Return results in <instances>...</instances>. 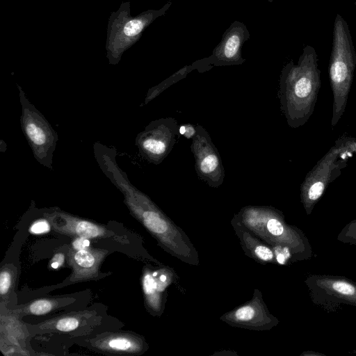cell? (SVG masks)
I'll return each mask as SVG.
<instances>
[{"label": "cell", "instance_id": "8fae6325", "mask_svg": "<svg viewBox=\"0 0 356 356\" xmlns=\"http://www.w3.org/2000/svg\"><path fill=\"white\" fill-rule=\"evenodd\" d=\"M241 40L242 37L240 33L236 32L229 33L221 46L223 57L228 60L235 58L239 51Z\"/></svg>", "mask_w": 356, "mask_h": 356}, {"label": "cell", "instance_id": "44dd1931", "mask_svg": "<svg viewBox=\"0 0 356 356\" xmlns=\"http://www.w3.org/2000/svg\"><path fill=\"white\" fill-rule=\"evenodd\" d=\"M64 262V255L62 253H58L54 255L51 259V266L53 268H58L62 266Z\"/></svg>", "mask_w": 356, "mask_h": 356}, {"label": "cell", "instance_id": "8992f818", "mask_svg": "<svg viewBox=\"0 0 356 356\" xmlns=\"http://www.w3.org/2000/svg\"><path fill=\"white\" fill-rule=\"evenodd\" d=\"M312 302L327 313L342 305L356 307V282L338 275H309L305 280Z\"/></svg>", "mask_w": 356, "mask_h": 356}, {"label": "cell", "instance_id": "cb8c5ba5", "mask_svg": "<svg viewBox=\"0 0 356 356\" xmlns=\"http://www.w3.org/2000/svg\"><path fill=\"white\" fill-rule=\"evenodd\" d=\"M160 280L161 281L164 282L166 280V277L165 275H161L160 277Z\"/></svg>", "mask_w": 356, "mask_h": 356}, {"label": "cell", "instance_id": "4fadbf2b", "mask_svg": "<svg viewBox=\"0 0 356 356\" xmlns=\"http://www.w3.org/2000/svg\"><path fill=\"white\" fill-rule=\"evenodd\" d=\"M56 302L49 299H40L32 302L24 309V312L35 315H42L51 311Z\"/></svg>", "mask_w": 356, "mask_h": 356}, {"label": "cell", "instance_id": "e0dca14e", "mask_svg": "<svg viewBox=\"0 0 356 356\" xmlns=\"http://www.w3.org/2000/svg\"><path fill=\"white\" fill-rule=\"evenodd\" d=\"M50 225L47 220H38L32 224L30 230L34 234L45 233L50 229Z\"/></svg>", "mask_w": 356, "mask_h": 356}, {"label": "cell", "instance_id": "d4e9b609", "mask_svg": "<svg viewBox=\"0 0 356 356\" xmlns=\"http://www.w3.org/2000/svg\"><path fill=\"white\" fill-rule=\"evenodd\" d=\"M352 222H353V225H354V227H355V231H356V219H355V220H352Z\"/></svg>", "mask_w": 356, "mask_h": 356}, {"label": "cell", "instance_id": "ac0fdd59", "mask_svg": "<svg viewBox=\"0 0 356 356\" xmlns=\"http://www.w3.org/2000/svg\"><path fill=\"white\" fill-rule=\"evenodd\" d=\"M254 314V309L250 306H245L238 309L236 313L235 316L240 321H248L251 319Z\"/></svg>", "mask_w": 356, "mask_h": 356}, {"label": "cell", "instance_id": "484cf974", "mask_svg": "<svg viewBox=\"0 0 356 356\" xmlns=\"http://www.w3.org/2000/svg\"><path fill=\"white\" fill-rule=\"evenodd\" d=\"M351 353L356 354V349H355V350H353V351L351 352Z\"/></svg>", "mask_w": 356, "mask_h": 356}, {"label": "cell", "instance_id": "7a4b0ae2", "mask_svg": "<svg viewBox=\"0 0 356 356\" xmlns=\"http://www.w3.org/2000/svg\"><path fill=\"white\" fill-rule=\"evenodd\" d=\"M356 53L346 21L337 14L334 22L329 77L333 94L332 127L341 118L347 104L354 72Z\"/></svg>", "mask_w": 356, "mask_h": 356}, {"label": "cell", "instance_id": "277c9868", "mask_svg": "<svg viewBox=\"0 0 356 356\" xmlns=\"http://www.w3.org/2000/svg\"><path fill=\"white\" fill-rule=\"evenodd\" d=\"M163 9L149 10L136 17L130 14L129 1L122 3L110 16L106 43V57L111 65L118 64L124 52L140 38L145 29L159 17Z\"/></svg>", "mask_w": 356, "mask_h": 356}, {"label": "cell", "instance_id": "7c38bea8", "mask_svg": "<svg viewBox=\"0 0 356 356\" xmlns=\"http://www.w3.org/2000/svg\"><path fill=\"white\" fill-rule=\"evenodd\" d=\"M105 346L107 349L116 351H134L137 349V344L128 336H114L105 341Z\"/></svg>", "mask_w": 356, "mask_h": 356}, {"label": "cell", "instance_id": "9a60e30c", "mask_svg": "<svg viewBox=\"0 0 356 356\" xmlns=\"http://www.w3.org/2000/svg\"><path fill=\"white\" fill-rule=\"evenodd\" d=\"M12 284V275L8 270H3L0 274V293L6 295Z\"/></svg>", "mask_w": 356, "mask_h": 356}, {"label": "cell", "instance_id": "5bb4252c", "mask_svg": "<svg viewBox=\"0 0 356 356\" xmlns=\"http://www.w3.org/2000/svg\"><path fill=\"white\" fill-rule=\"evenodd\" d=\"M79 320L74 316H66L58 318L51 323L54 329L62 332H69L75 330L79 325Z\"/></svg>", "mask_w": 356, "mask_h": 356}, {"label": "cell", "instance_id": "52a82bcc", "mask_svg": "<svg viewBox=\"0 0 356 356\" xmlns=\"http://www.w3.org/2000/svg\"><path fill=\"white\" fill-rule=\"evenodd\" d=\"M167 120H159L149 123L136 138V145L147 161L159 163L168 153L171 134Z\"/></svg>", "mask_w": 356, "mask_h": 356}, {"label": "cell", "instance_id": "ffe728a7", "mask_svg": "<svg viewBox=\"0 0 356 356\" xmlns=\"http://www.w3.org/2000/svg\"><path fill=\"white\" fill-rule=\"evenodd\" d=\"M90 245V241L88 238L78 237L74 242L72 243V247L75 250H81L83 249L86 247H88Z\"/></svg>", "mask_w": 356, "mask_h": 356}, {"label": "cell", "instance_id": "9c48e42d", "mask_svg": "<svg viewBox=\"0 0 356 356\" xmlns=\"http://www.w3.org/2000/svg\"><path fill=\"white\" fill-rule=\"evenodd\" d=\"M106 253L105 250L88 247L81 250H70L68 253L69 264L72 268L70 280L76 282L96 277L100 264Z\"/></svg>", "mask_w": 356, "mask_h": 356}, {"label": "cell", "instance_id": "4316f807", "mask_svg": "<svg viewBox=\"0 0 356 356\" xmlns=\"http://www.w3.org/2000/svg\"><path fill=\"white\" fill-rule=\"evenodd\" d=\"M156 275H157V273H154L152 275L156 276Z\"/></svg>", "mask_w": 356, "mask_h": 356}, {"label": "cell", "instance_id": "6da1fadb", "mask_svg": "<svg viewBox=\"0 0 356 356\" xmlns=\"http://www.w3.org/2000/svg\"><path fill=\"white\" fill-rule=\"evenodd\" d=\"M315 49L306 45L298 64L289 63L281 79L282 108L289 124L294 128L304 125L313 114L321 88V71Z\"/></svg>", "mask_w": 356, "mask_h": 356}, {"label": "cell", "instance_id": "83f0119b", "mask_svg": "<svg viewBox=\"0 0 356 356\" xmlns=\"http://www.w3.org/2000/svg\"><path fill=\"white\" fill-rule=\"evenodd\" d=\"M355 7H356V1H355Z\"/></svg>", "mask_w": 356, "mask_h": 356}, {"label": "cell", "instance_id": "ba28073f", "mask_svg": "<svg viewBox=\"0 0 356 356\" xmlns=\"http://www.w3.org/2000/svg\"><path fill=\"white\" fill-rule=\"evenodd\" d=\"M44 216L57 232L84 238H106L116 234L96 223L81 219L58 209L44 212Z\"/></svg>", "mask_w": 356, "mask_h": 356}, {"label": "cell", "instance_id": "5b68a950", "mask_svg": "<svg viewBox=\"0 0 356 356\" xmlns=\"http://www.w3.org/2000/svg\"><path fill=\"white\" fill-rule=\"evenodd\" d=\"M17 88L22 106L20 124L23 134L36 161L51 170L53 156L58 139L57 132L29 101L24 90L19 86Z\"/></svg>", "mask_w": 356, "mask_h": 356}, {"label": "cell", "instance_id": "2e32d148", "mask_svg": "<svg viewBox=\"0 0 356 356\" xmlns=\"http://www.w3.org/2000/svg\"><path fill=\"white\" fill-rule=\"evenodd\" d=\"M267 228L270 234L277 236H282L285 231L282 222L276 218H271L268 220Z\"/></svg>", "mask_w": 356, "mask_h": 356}, {"label": "cell", "instance_id": "30bf717a", "mask_svg": "<svg viewBox=\"0 0 356 356\" xmlns=\"http://www.w3.org/2000/svg\"><path fill=\"white\" fill-rule=\"evenodd\" d=\"M197 165L200 173L207 177L213 175L216 172H219L221 166L218 156L213 152L201 159L197 158Z\"/></svg>", "mask_w": 356, "mask_h": 356}, {"label": "cell", "instance_id": "7402d4cb", "mask_svg": "<svg viewBox=\"0 0 356 356\" xmlns=\"http://www.w3.org/2000/svg\"><path fill=\"white\" fill-rule=\"evenodd\" d=\"M302 355H305V356H319V355L320 356H325V354H323V353H321L318 352H315L314 350L305 351L302 353Z\"/></svg>", "mask_w": 356, "mask_h": 356}, {"label": "cell", "instance_id": "d6986e66", "mask_svg": "<svg viewBox=\"0 0 356 356\" xmlns=\"http://www.w3.org/2000/svg\"><path fill=\"white\" fill-rule=\"evenodd\" d=\"M255 252L260 259L264 261H269L273 258L271 250L265 246H258Z\"/></svg>", "mask_w": 356, "mask_h": 356}, {"label": "cell", "instance_id": "3957f363", "mask_svg": "<svg viewBox=\"0 0 356 356\" xmlns=\"http://www.w3.org/2000/svg\"><path fill=\"white\" fill-rule=\"evenodd\" d=\"M353 155H356V138L342 136L307 173L300 189L301 202L307 215L312 213L328 185L341 175Z\"/></svg>", "mask_w": 356, "mask_h": 356}, {"label": "cell", "instance_id": "603a6c76", "mask_svg": "<svg viewBox=\"0 0 356 356\" xmlns=\"http://www.w3.org/2000/svg\"><path fill=\"white\" fill-rule=\"evenodd\" d=\"M277 261H278L280 263H282V264H283V263H284V256H283V255H282V254L278 255V257H277Z\"/></svg>", "mask_w": 356, "mask_h": 356}]
</instances>
